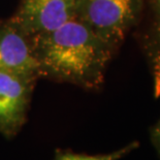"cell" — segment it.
Wrapping results in <instances>:
<instances>
[{"instance_id":"obj_8","label":"cell","mask_w":160,"mask_h":160,"mask_svg":"<svg viewBox=\"0 0 160 160\" xmlns=\"http://www.w3.org/2000/svg\"><path fill=\"white\" fill-rule=\"evenodd\" d=\"M149 132H150V141H151V144L153 146V148L155 149L158 158L160 159V118L154 125L151 126Z\"/></svg>"},{"instance_id":"obj_1","label":"cell","mask_w":160,"mask_h":160,"mask_svg":"<svg viewBox=\"0 0 160 160\" xmlns=\"http://www.w3.org/2000/svg\"><path fill=\"white\" fill-rule=\"evenodd\" d=\"M40 78L99 91L116 51L76 18L46 34L32 37Z\"/></svg>"},{"instance_id":"obj_2","label":"cell","mask_w":160,"mask_h":160,"mask_svg":"<svg viewBox=\"0 0 160 160\" xmlns=\"http://www.w3.org/2000/svg\"><path fill=\"white\" fill-rule=\"evenodd\" d=\"M145 0H78L77 18L117 52L141 22Z\"/></svg>"},{"instance_id":"obj_5","label":"cell","mask_w":160,"mask_h":160,"mask_svg":"<svg viewBox=\"0 0 160 160\" xmlns=\"http://www.w3.org/2000/svg\"><path fill=\"white\" fill-rule=\"evenodd\" d=\"M0 70L40 78L33 38L12 19L0 20Z\"/></svg>"},{"instance_id":"obj_6","label":"cell","mask_w":160,"mask_h":160,"mask_svg":"<svg viewBox=\"0 0 160 160\" xmlns=\"http://www.w3.org/2000/svg\"><path fill=\"white\" fill-rule=\"evenodd\" d=\"M135 37L147 61L155 98L160 97V0H145Z\"/></svg>"},{"instance_id":"obj_4","label":"cell","mask_w":160,"mask_h":160,"mask_svg":"<svg viewBox=\"0 0 160 160\" xmlns=\"http://www.w3.org/2000/svg\"><path fill=\"white\" fill-rule=\"evenodd\" d=\"M78 0H22L12 17L31 37L46 34L77 17Z\"/></svg>"},{"instance_id":"obj_3","label":"cell","mask_w":160,"mask_h":160,"mask_svg":"<svg viewBox=\"0 0 160 160\" xmlns=\"http://www.w3.org/2000/svg\"><path fill=\"white\" fill-rule=\"evenodd\" d=\"M37 80L0 70V133L5 138H15L25 125Z\"/></svg>"},{"instance_id":"obj_7","label":"cell","mask_w":160,"mask_h":160,"mask_svg":"<svg viewBox=\"0 0 160 160\" xmlns=\"http://www.w3.org/2000/svg\"><path fill=\"white\" fill-rule=\"evenodd\" d=\"M139 147V142L133 141L124 147L103 154L77 153L70 149H56L53 160H120Z\"/></svg>"}]
</instances>
